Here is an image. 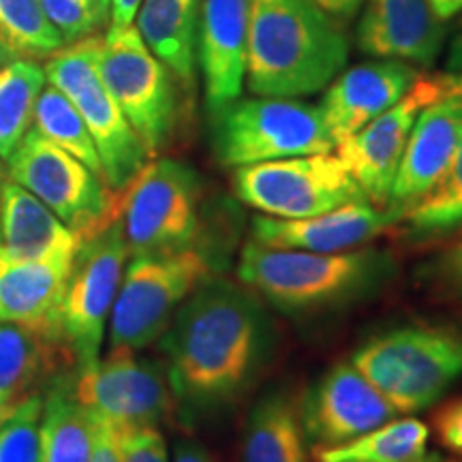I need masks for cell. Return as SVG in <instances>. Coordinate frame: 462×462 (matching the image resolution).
<instances>
[{
	"label": "cell",
	"instance_id": "1",
	"mask_svg": "<svg viewBox=\"0 0 462 462\" xmlns=\"http://www.w3.org/2000/svg\"><path fill=\"white\" fill-rule=\"evenodd\" d=\"M161 340L182 415L210 418L255 388L274 351V326L257 293L212 274L184 300Z\"/></svg>",
	"mask_w": 462,
	"mask_h": 462
},
{
	"label": "cell",
	"instance_id": "2",
	"mask_svg": "<svg viewBox=\"0 0 462 462\" xmlns=\"http://www.w3.org/2000/svg\"><path fill=\"white\" fill-rule=\"evenodd\" d=\"M349 43L315 0H251L246 86L255 97L300 99L343 71Z\"/></svg>",
	"mask_w": 462,
	"mask_h": 462
},
{
	"label": "cell",
	"instance_id": "3",
	"mask_svg": "<svg viewBox=\"0 0 462 462\" xmlns=\"http://www.w3.org/2000/svg\"><path fill=\"white\" fill-rule=\"evenodd\" d=\"M236 274L282 315L309 317L346 309L379 293L396 274V259L373 245L345 253H306L248 240Z\"/></svg>",
	"mask_w": 462,
	"mask_h": 462
},
{
	"label": "cell",
	"instance_id": "4",
	"mask_svg": "<svg viewBox=\"0 0 462 462\" xmlns=\"http://www.w3.org/2000/svg\"><path fill=\"white\" fill-rule=\"evenodd\" d=\"M354 366L388 398L398 415L426 411L462 377V330L411 323L366 340Z\"/></svg>",
	"mask_w": 462,
	"mask_h": 462
},
{
	"label": "cell",
	"instance_id": "5",
	"mask_svg": "<svg viewBox=\"0 0 462 462\" xmlns=\"http://www.w3.org/2000/svg\"><path fill=\"white\" fill-rule=\"evenodd\" d=\"M118 221L129 259L204 248V184L176 159H154L120 190ZM206 251V248H204Z\"/></svg>",
	"mask_w": 462,
	"mask_h": 462
},
{
	"label": "cell",
	"instance_id": "6",
	"mask_svg": "<svg viewBox=\"0 0 462 462\" xmlns=\"http://www.w3.org/2000/svg\"><path fill=\"white\" fill-rule=\"evenodd\" d=\"M208 129L217 161L234 170L337 148L319 106L281 97H238L208 109Z\"/></svg>",
	"mask_w": 462,
	"mask_h": 462
},
{
	"label": "cell",
	"instance_id": "7",
	"mask_svg": "<svg viewBox=\"0 0 462 462\" xmlns=\"http://www.w3.org/2000/svg\"><path fill=\"white\" fill-rule=\"evenodd\" d=\"M103 37L90 34L69 43L45 62V79L82 114L99 152L103 178L120 193L148 163L150 152L99 75Z\"/></svg>",
	"mask_w": 462,
	"mask_h": 462
},
{
	"label": "cell",
	"instance_id": "8",
	"mask_svg": "<svg viewBox=\"0 0 462 462\" xmlns=\"http://www.w3.org/2000/svg\"><path fill=\"white\" fill-rule=\"evenodd\" d=\"M212 274L215 259L204 248L131 259L109 315V349L142 351L163 338L184 300Z\"/></svg>",
	"mask_w": 462,
	"mask_h": 462
},
{
	"label": "cell",
	"instance_id": "9",
	"mask_svg": "<svg viewBox=\"0 0 462 462\" xmlns=\"http://www.w3.org/2000/svg\"><path fill=\"white\" fill-rule=\"evenodd\" d=\"M126 259L129 248L118 218L79 242L58 310V332L73 373L90 371L101 360V346Z\"/></svg>",
	"mask_w": 462,
	"mask_h": 462
},
{
	"label": "cell",
	"instance_id": "10",
	"mask_svg": "<svg viewBox=\"0 0 462 462\" xmlns=\"http://www.w3.org/2000/svg\"><path fill=\"white\" fill-rule=\"evenodd\" d=\"M5 163L11 180L42 199L79 240L90 238L118 218L120 193L37 129L26 133Z\"/></svg>",
	"mask_w": 462,
	"mask_h": 462
},
{
	"label": "cell",
	"instance_id": "11",
	"mask_svg": "<svg viewBox=\"0 0 462 462\" xmlns=\"http://www.w3.org/2000/svg\"><path fill=\"white\" fill-rule=\"evenodd\" d=\"M99 75L150 157L161 152L176 131L180 103L173 73L150 51L135 24L107 28Z\"/></svg>",
	"mask_w": 462,
	"mask_h": 462
},
{
	"label": "cell",
	"instance_id": "12",
	"mask_svg": "<svg viewBox=\"0 0 462 462\" xmlns=\"http://www.w3.org/2000/svg\"><path fill=\"white\" fill-rule=\"evenodd\" d=\"M234 193L259 215L306 218L366 199L337 154H304L236 167Z\"/></svg>",
	"mask_w": 462,
	"mask_h": 462
},
{
	"label": "cell",
	"instance_id": "13",
	"mask_svg": "<svg viewBox=\"0 0 462 462\" xmlns=\"http://www.w3.org/2000/svg\"><path fill=\"white\" fill-rule=\"evenodd\" d=\"M73 392L114 430L159 429L176 409L167 368L133 349H109L95 368L73 373Z\"/></svg>",
	"mask_w": 462,
	"mask_h": 462
},
{
	"label": "cell",
	"instance_id": "14",
	"mask_svg": "<svg viewBox=\"0 0 462 462\" xmlns=\"http://www.w3.org/2000/svg\"><path fill=\"white\" fill-rule=\"evenodd\" d=\"M441 97L437 75H420L396 106L337 146V157L362 189L364 198L385 210L404 146L421 109Z\"/></svg>",
	"mask_w": 462,
	"mask_h": 462
},
{
	"label": "cell",
	"instance_id": "15",
	"mask_svg": "<svg viewBox=\"0 0 462 462\" xmlns=\"http://www.w3.org/2000/svg\"><path fill=\"white\" fill-rule=\"evenodd\" d=\"M300 411L306 441L313 449L340 446L398 415L351 360L323 373L302 398Z\"/></svg>",
	"mask_w": 462,
	"mask_h": 462
},
{
	"label": "cell",
	"instance_id": "16",
	"mask_svg": "<svg viewBox=\"0 0 462 462\" xmlns=\"http://www.w3.org/2000/svg\"><path fill=\"white\" fill-rule=\"evenodd\" d=\"M390 227H394L392 215L368 199H360L306 218L255 215L251 221V240L289 251L345 253L368 246Z\"/></svg>",
	"mask_w": 462,
	"mask_h": 462
},
{
	"label": "cell",
	"instance_id": "17",
	"mask_svg": "<svg viewBox=\"0 0 462 462\" xmlns=\"http://www.w3.org/2000/svg\"><path fill=\"white\" fill-rule=\"evenodd\" d=\"M462 142V112L452 101L439 97L421 109L404 146L385 212L394 227L404 212L429 195L446 176Z\"/></svg>",
	"mask_w": 462,
	"mask_h": 462
},
{
	"label": "cell",
	"instance_id": "18",
	"mask_svg": "<svg viewBox=\"0 0 462 462\" xmlns=\"http://www.w3.org/2000/svg\"><path fill=\"white\" fill-rule=\"evenodd\" d=\"M356 39L377 60L430 67L446 43V20L430 0H366Z\"/></svg>",
	"mask_w": 462,
	"mask_h": 462
},
{
	"label": "cell",
	"instance_id": "19",
	"mask_svg": "<svg viewBox=\"0 0 462 462\" xmlns=\"http://www.w3.org/2000/svg\"><path fill=\"white\" fill-rule=\"evenodd\" d=\"M420 73L401 60H374L340 71L326 88L319 109L334 143L349 140L413 88Z\"/></svg>",
	"mask_w": 462,
	"mask_h": 462
},
{
	"label": "cell",
	"instance_id": "20",
	"mask_svg": "<svg viewBox=\"0 0 462 462\" xmlns=\"http://www.w3.org/2000/svg\"><path fill=\"white\" fill-rule=\"evenodd\" d=\"M251 0H201L198 60L206 107L242 97L246 78V34Z\"/></svg>",
	"mask_w": 462,
	"mask_h": 462
},
{
	"label": "cell",
	"instance_id": "21",
	"mask_svg": "<svg viewBox=\"0 0 462 462\" xmlns=\"http://www.w3.org/2000/svg\"><path fill=\"white\" fill-rule=\"evenodd\" d=\"M71 263L73 257L15 259L0 248V323L32 328L60 343L58 310Z\"/></svg>",
	"mask_w": 462,
	"mask_h": 462
},
{
	"label": "cell",
	"instance_id": "22",
	"mask_svg": "<svg viewBox=\"0 0 462 462\" xmlns=\"http://www.w3.org/2000/svg\"><path fill=\"white\" fill-rule=\"evenodd\" d=\"M0 236L3 251L15 259L75 257L82 242L42 199L9 176L0 182Z\"/></svg>",
	"mask_w": 462,
	"mask_h": 462
},
{
	"label": "cell",
	"instance_id": "23",
	"mask_svg": "<svg viewBox=\"0 0 462 462\" xmlns=\"http://www.w3.org/2000/svg\"><path fill=\"white\" fill-rule=\"evenodd\" d=\"M201 0H142L135 28L184 88L195 82Z\"/></svg>",
	"mask_w": 462,
	"mask_h": 462
},
{
	"label": "cell",
	"instance_id": "24",
	"mask_svg": "<svg viewBox=\"0 0 462 462\" xmlns=\"http://www.w3.org/2000/svg\"><path fill=\"white\" fill-rule=\"evenodd\" d=\"M302 398L274 390L248 411L240 439V462H309Z\"/></svg>",
	"mask_w": 462,
	"mask_h": 462
},
{
	"label": "cell",
	"instance_id": "25",
	"mask_svg": "<svg viewBox=\"0 0 462 462\" xmlns=\"http://www.w3.org/2000/svg\"><path fill=\"white\" fill-rule=\"evenodd\" d=\"M99 418L75 398L73 373L48 381L42 411L43 462H90Z\"/></svg>",
	"mask_w": 462,
	"mask_h": 462
},
{
	"label": "cell",
	"instance_id": "26",
	"mask_svg": "<svg viewBox=\"0 0 462 462\" xmlns=\"http://www.w3.org/2000/svg\"><path fill=\"white\" fill-rule=\"evenodd\" d=\"M58 351H65L58 340L32 328L0 323V396L15 404L39 394V388L58 374Z\"/></svg>",
	"mask_w": 462,
	"mask_h": 462
},
{
	"label": "cell",
	"instance_id": "27",
	"mask_svg": "<svg viewBox=\"0 0 462 462\" xmlns=\"http://www.w3.org/2000/svg\"><path fill=\"white\" fill-rule=\"evenodd\" d=\"M430 430L418 418H394L332 448L315 449V462H439Z\"/></svg>",
	"mask_w": 462,
	"mask_h": 462
},
{
	"label": "cell",
	"instance_id": "28",
	"mask_svg": "<svg viewBox=\"0 0 462 462\" xmlns=\"http://www.w3.org/2000/svg\"><path fill=\"white\" fill-rule=\"evenodd\" d=\"M45 82L43 67L32 58H15L0 69V161H7L32 129L34 106Z\"/></svg>",
	"mask_w": 462,
	"mask_h": 462
},
{
	"label": "cell",
	"instance_id": "29",
	"mask_svg": "<svg viewBox=\"0 0 462 462\" xmlns=\"http://www.w3.org/2000/svg\"><path fill=\"white\" fill-rule=\"evenodd\" d=\"M411 240H441L462 231V142L446 176L398 218ZM396 223V225H398Z\"/></svg>",
	"mask_w": 462,
	"mask_h": 462
},
{
	"label": "cell",
	"instance_id": "30",
	"mask_svg": "<svg viewBox=\"0 0 462 462\" xmlns=\"http://www.w3.org/2000/svg\"><path fill=\"white\" fill-rule=\"evenodd\" d=\"M34 129L48 137L51 143L62 148L65 152L73 154L86 167L103 176V167L95 142L86 126L82 114L67 99L56 86H45L34 106Z\"/></svg>",
	"mask_w": 462,
	"mask_h": 462
},
{
	"label": "cell",
	"instance_id": "31",
	"mask_svg": "<svg viewBox=\"0 0 462 462\" xmlns=\"http://www.w3.org/2000/svg\"><path fill=\"white\" fill-rule=\"evenodd\" d=\"M0 42L17 58H50L67 45L39 0H0Z\"/></svg>",
	"mask_w": 462,
	"mask_h": 462
},
{
	"label": "cell",
	"instance_id": "32",
	"mask_svg": "<svg viewBox=\"0 0 462 462\" xmlns=\"http://www.w3.org/2000/svg\"><path fill=\"white\" fill-rule=\"evenodd\" d=\"M43 392L24 398L0 421V462H43Z\"/></svg>",
	"mask_w": 462,
	"mask_h": 462
},
{
	"label": "cell",
	"instance_id": "33",
	"mask_svg": "<svg viewBox=\"0 0 462 462\" xmlns=\"http://www.w3.org/2000/svg\"><path fill=\"white\" fill-rule=\"evenodd\" d=\"M39 3L67 45L101 31L86 0H39Z\"/></svg>",
	"mask_w": 462,
	"mask_h": 462
},
{
	"label": "cell",
	"instance_id": "34",
	"mask_svg": "<svg viewBox=\"0 0 462 462\" xmlns=\"http://www.w3.org/2000/svg\"><path fill=\"white\" fill-rule=\"evenodd\" d=\"M120 462H170L165 437L159 429L116 430Z\"/></svg>",
	"mask_w": 462,
	"mask_h": 462
},
{
	"label": "cell",
	"instance_id": "35",
	"mask_svg": "<svg viewBox=\"0 0 462 462\" xmlns=\"http://www.w3.org/2000/svg\"><path fill=\"white\" fill-rule=\"evenodd\" d=\"M429 279L435 282L439 291L448 298L462 302V231L456 234V240L443 248L429 265Z\"/></svg>",
	"mask_w": 462,
	"mask_h": 462
},
{
	"label": "cell",
	"instance_id": "36",
	"mask_svg": "<svg viewBox=\"0 0 462 462\" xmlns=\"http://www.w3.org/2000/svg\"><path fill=\"white\" fill-rule=\"evenodd\" d=\"M432 429L441 448L462 458V398H456L437 409Z\"/></svg>",
	"mask_w": 462,
	"mask_h": 462
},
{
	"label": "cell",
	"instance_id": "37",
	"mask_svg": "<svg viewBox=\"0 0 462 462\" xmlns=\"http://www.w3.org/2000/svg\"><path fill=\"white\" fill-rule=\"evenodd\" d=\"M90 462H120L116 430L103 420H99V429H97L95 452H92Z\"/></svg>",
	"mask_w": 462,
	"mask_h": 462
},
{
	"label": "cell",
	"instance_id": "38",
	"mask_svg": "<svg viewBox=\"0 0 462 462\" xmlns=\"http://www.w3.org/2000/svg\"><path fill=\"white\" fill-rule=\"evenodd\" d=\"M142 0H112L109 9V28H126L135 24Z\"/></svg>",
	"mask_w": 462,
	"mask_h": 462
},
{
	"label": "cell",
	"instance_id": "39",
	"mask_svg": "<svg viewBox=\"0 0 462 462\" xmlns=\"http://www.w3.org/2000/svg\"><path fill=\"white\" fill-rule=\"evenodd\" d=\"M437 82L443 99L452 101L462 112V71H448L437 75Z\"/></svg>",
	"mask_w": 462,
	"mask_h": 462
},
{
	"label": "cell",
	"instance_id": "40",
	"mask_svg": "<svg viewBox=\"0 0 462 462\" xmlns=\"http://www.w3.org/2000/svg\"><path fill=\"white\" fill-rule=\"evenodd\" d=\"M173 462H217V458L199 443L178 441L173 449Z\"/></svg>",
	"mask_w": 462,
	"mask_h": 462
},
{
	"label": "cell",
	"instance_id": "41",
	"mask_svg": "<svg viewBox=\"0 0 462 462\" xmlns=\"http://www.w3.org/2000/svg\"><path fill=\"white\" fill-rule=\"evenodd\" d=\"M319 7L326 11L328 15L338 17V20H346L362 7L364 0H315Z\"/></svg>",
	"mask_w": 462,
	"mask_h": 462
},
{
	"label": "cell",
	"instance_id": "42",
	"mask_svg": "<svg viewBox=\"0 0 462 462\" xmlns=\"http://www.w3.org/2000/svg\"><path fill=\"white\" fill-rule=\"evenodd\" d=\"M448 71H462V24L458 31H456V37L449 43L448 60H446Z\"/></svg>",
	"mask_w": 462,
	"mask_h": 462
},
{
	"label": "cell",
	"instance_id": "43",
	"mask_svg": "<svg viewBox=\"0 0 462 462\" xmlns=\"http://www.w3.org/2000/svg\"><path fill=\"white\" fill-rule=\"evenodd\" d=\"M430 5L441 20H449L462 11V0H430Z\"/></svg>",
	"mask_w": 462,
	"mask_h": 462
},
{
	"label": "cell",
	"instance_id": "44",
	"mask_svg": "<svg viewBox=\"0 0 462 462\" xmlns=\"http://www.w3.org/2000/svg\"><path fill=\"white\" fill-rule=\"evenodd\" d=\"M88 7L92 11V15L97 17L99 26H107L109 24V9H112V0H86Z\"/></svg>",
	"mask_w": 462,
	"mask_h": 462
},
{
	"label": "cell",
	"instance_id": "45",
	"mask_svg": "<svg viewBox=\"0 0 462 462\" xmlns=\"http://www.w3.org/2000/svg\"><path fill=\"white\" fill-rule=\"evenodd\" d=\"M15 54H14V51H11L9 48H7V45H5L3 42H0V69H5V67H7L9 65V62H14L15 60Z\"/></svg>",
	"mask_w": 462,
	"mask_h": 462
},
{
	"label": "cell",
	"instance_id": "46",
	"mask_svg": "<svg viewBox=\"0 0 462 462\" xmlns=\"http://www.w3.org/2000/svg\"><path fill=\"white\" fill-rule=\"evenodd\" d=\"M15 404H17V402H15ZM15 404H14V402H9V401H5V398L0 396V421H3L5 418H7L9 411H11V409L15 407Z\"/></svg>",
	"mask_w": 462,
	"mask_h": 462
},
{
	"label": "cell",
	"instance_id": "47",
	"mask_svg": "<svg viewBox=\"0 0 462 462\" xmlns=\"http://www.w3.org/2000/svg\"><path fill=\"white\" fill-rule=\"evenodd\" d=\"M3 178H5V170H3V163H0V182H3Z\"/></svg>",
	"mask_w": 462,
	"mask_h": 462
},
{
	"label": "cell",
	"instance_id": "48",
	"mask_svg": "<svg viewBox=\"0 0 462 462\" xmlns=\"http://www.w3.org/2000/svg\"><path fill=\"white\" fill-rule=\"evenodd\" d=\"M439 462H462V460H443V458H441Z\"/></svg>",
	"mask_w": 462,
	"mask_h": 462
},
{
	"label": "cell",
	"instance_id": "49",
	"mask_svg": "<svg viewBox=\"0 0 462 462\" xmlns=\"http://www.w3.org/2000/svg\"><path fill=\"white\" fill-rule=\"evenodd\" d=\"M0 248H3V236H0Z\"/></svg>",
	"mask_w": 462,
	"mask_h": 462
}]
</instances>
